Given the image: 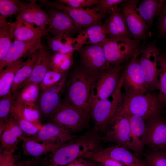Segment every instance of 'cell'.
Segmentation results:
<instances>
[{
  "label": "cell",
  "instance_id": "e575fe53",
  "mask_svg": "<svg viewBox=\"0 0 166 166\" xmlns=\"http://www.w3.org/2000/svg\"><path fill=\"white\" fill-rule=\"evenodd\" d=\"M18 104L21 107L24 118L40 129L42 126L41 122L42 116L36 103L24 105Z\"/></svg>",
  "mask_w": 166,
  "mask_h": 166
},
{
  "label": "cell",
  "instance_id": "c3c4849f",
  "mask_svg": "<svg viewBox=\"0 0 166 166\" xmlns=\"http://www.w3.org/2000/svg\"><path fill=\"white\" fill-rule=\"evenodd\" d=\"M65 166H100L93 161L84 158H78Z\"/></svg>",
  "mask_w": 166,
  "mask_h": 166
},
{
  "label": "cell",
  "instance_id": "f6af8a7d",
  "mask_svg": "<svg viewBox=\"0 0 166 166\" xmlns=\"http://www.w3.org/2000/svg\"><path fill=\"white\" fill-rule=\"evenodd\" d=\"M68 54L55 53L52 55L50 62V69L58 72L59 66L66 58Z\"/></svg>",
  "mask_w": 166,
  "mask_h": 166
},
{
  "label": "cell",
  "instance_id": "e0dca14e",
  "mask_svg": "<svg viewBox=\"0 0 166 166\" xmlns=\"http://www.w3.org/2000/svg\"><path fill=\"white\" fill-rule=\"evenodd\" d=\"M145 145L152 150L166 151V122L159 115L146 123Z\"/></svg>",
  "mask_w": 166,
  "mask_h": 166
},
{
  "label": "cell",
  "instance_id": "bcb514c9",
  "mask_svg": "<svg viewBox=\"0 0 166 166\" xmlns=\"http://www.w3.org/2000/svg\"><path fill=\"white\" fill-rule=\"evenodd\" d=\"M6 127V129L11 130L21 140L23 137L25 136L19 126L10 115L7 122Z\"/></svg>",
  "mask_w": 166,
  "mask_h": 166
},
{
  "label": "cell",
  "instance_id": "1f68e13d",
  "mask_svg": "<svg viewBox=\"0 0 166 166\" xmlns=\"http://www.w3.org/2000/svg\"><path fill=\"white\" fill-rule=\"evenodd\" d=\"M10 115L19 126L25 136L26 135L28 137L34 136L40 129L24 118L20 105L14 101Z\"/></svg>",
  "mask_w": 166,
  "mask_h": 166
},
{
  "label": "cell",
  "instance_id": "836d02e7",
  "mask_svg": "<svg viewBox=\"0 0 166 166\" xmlns=\"http://www.w3.org/2000/svg\"><path fill=\"white\" fill-rule=\"evenodd\" d=\"M14 103L12 94L10 93L0 100V135L6 129V123L10 115Z\"/></svg>",
  "mask_w": 166,
  "mask_h": 166
},
{
  "label": "cell",
  "instance_id": "7dc6e473",
  "mask_svg": "<svg viewBox=\"0 0 166 166\" xmlns=\"http://www.w3.org/2000/svg\"><path fill=\"white\" fill-rule=\"evenodd\" d=\"M159 26L160 31L162 34L166 35V1H164L159 14Z\"/></svg>",
  "mask_w": 166,
  "mask_h": 166
},
{
  "label": "cell",
  "instance_id": "484cf974",
  "mask_svg": "<svg viewBox=\"0 0 166 166\" xmlns=\"http://www.w3.org/2000/svg\"><path fill=\"white\" fill-rule=\"evenodd\" d=\"M25 61H18L7 66L0 72V98L10 93L15 75L24 64Z\"/></svg>",
  "mask_w": 166,
  "mask_h": 166
},
{
  "label": "cell",
  "instance_id": "ee69618b",
  "mask_svg": "<svg viewBox=\"0 0 166 166\" xmlns=\"http://www.w3.org/2000/svg\"><path fill=\"white\" fill-rule=\"evenodd\" d=\"M58 1L72 7L83 9L97 5L99 0H59Z\"/></svg>",
  "mask_w": 166,
  "mask_h": 166
},
{
  "label": "cell",
  "instance_id": "ac0fdd59",
  "mask_svg": "<svg viewBox=\"0 0 166 166\" xmlns=\"http://www.w3.org/2000/svg\"><path fill=\"white\" fill-rule=\"evenodd\" d=\"M129 114L131 127L129 149L132 150L137 156L142 154L145 145L146 123L141 117Z\"/></svg>",
  "mask_w": 166,
  "mask_h": 166
},
{
  "label": "cell",
  "instance_id": "f546056e",
  "mask_svg": "<svg viewBox=\"0 0 166 166\" xmlns=\"http://www.w3.org/2000/svg\"><path fill=\"white\" fill-rule=\"evenodd\" d=\"M164 0H144L137 6L138 14L148 26L151 25L154 18L159 14Z\"/></svg>",
  "mask_w": 166,
  "mask_h": 166
},
{
  "label": "cell",
  "instance_id": "60d3db41",
  "mask_svg": "<svg viewBox=\"0 0 166 166\" xmlns=\"http://www.w3.org/2000/svg\"><path fill=\"white\" fill-rule=\"evenodd\" d=\"M21 140L11 130L6 128L0 135V151L17 147Z\"/></svg>",
  "mask_w": 166,
  "mask_h": 166
},
{
  "label": "cell",
  "instance_id": "3957f363",
  "mask_svg": "<svg viewBox=\"0 0 166 166\" xmlns=\"http://www.w3.org/2000/svg\"><path fill=\"white\" fill-rule=\"evenodd\" d=\"M122 83L121 74L119 83L111 95L90 104V120L93 122V130L96 132H104L112 118L123 106Z\"/></svg>",
  "mask_w": 166,
  "mask_h": 166
},
{
  "label": "cell",
  "instance_id": "ba28073f",
  "mask_svg": "<svg viewBox=\"0 0 166 166\" xmlns=\"http://www.w3.org/2000/svg\"><path fill=\"white\" fill-rule=\"evenodd\" d=\"M79 66L94 74L100 75L110 67L105 58L102 43L83 45L77 51Z\"/></svg>",
  "mask_w": 166,
  "mask_h": 166
},
{
  "label": "cell",
  "instance_id": "52a82bcc",
  "mask_svg": "<svg viewBox=\"0 0 166 166\" xmlns=\"http://www.w3.org/2000/svg\"><path fill=\"white\" fill-rule=\"evenodd\" d=\"M49 120L71 133L86 128L89 121L80 110L64 101L61 102Z\"/></svg>",
  "mask_w": 166,
  "mask_h": 166
},
{
  "label": "cell",
  "instance_id": "5bb4252c",
  "mask_svg": "<svg viewBox=\"0 0 166 166\" xmlns=\"http://www.w3.org/2000/svg\"><path fill=\"white\" fill-rule=\"evenodd\" d=\"M47 14L49 26L46 30L54 36L71 37L75 32L80 31L73 19L64 12L50 9Z\"/></svg>",
  "mask_w": 166,
  "mask_h": 166
},
{
  "label": "cell",
  "instance_id": "f907efd6",
  "mask_svg": "<svg viewBox=\"0 0 166 166\" xmlns=\"http://www.w3.org/2000/svg\"><path fill=\"white\" fill-rule=\"evenodd\" d=\"M17 166H30L29 163L26 161L18 163Z\"/></svg>",
  "mask_w": 166,
  "mask_h": 166
},
{
  "label": "cell",
  "instance_id": "6da1fadb",
  "mask_svg": "<svg viewBox=\"0 0 166 166\" xmlns=\"http://www.w3.org/2000/svg\"><path fill=\"white\" fill-rule=\"evenodd\" d=\"M98 132L90 130L66 142L50 154L41 157L39 166H65L99 147Z\"/></svg>",
  "mask_w": 166,
  "mask_h": 166
},
{
  "label": "cell",
  "instance_id": "d6a6232c",
  "mask_svg": "<svg viewBox=\"0 0 166 166\" xmlns=\"http://www.w3.org/2000/svg\"><path fill=\"white\" fill-rule=\"evenodd\" d=\"M159 90L158 95L161 104H166V55L160 53L158 57Z\"/></svg>",
  "mask_w": 166,
  "mask_h": 166
},
{
  "label": "cell",
  "instance_id": "d4e9b609",
  "mask_svg": "<svg viewBox=\"0 0 166 166\" xmlns=\"http://www.w3.org/2000/svg\"><path fill=\"white\" fill-rule=\"evenodd\" d=\"M22 140L23 141L22 147L23 154L25 156H32L35 158L41 157L49 152L52 153L64 144H40L27 136L23 137Z\"/></svg>",
  "mask_w": 166,
  "mask_h": 166
},
{
  "label": "cell",
  "instance_id": "74e56055",
  "mask_svg": "<svg viewBox=\"0 0 166 166\" xmlns=\"http://www.w3.org/2000/svg\"><path fill=\"white\" fill-rule=\"evenodd\" d=\"M47 41L49 47L55 53L58 52L68 45H77L75 38L70 36H56L48 37Z\"/></svg>",
  "mask_w": 166,
  "mask_h": 166
},
{
  "label": "cell",
  "instance_id": "8992f818",
  "mask_svg": "<svg viewBox=\"0 0 166 166\" xmlns=\"http://www.w3.org/2000/svg\"><path fill=\"white\" fill-rule=\"evenodd\" d=\"M101 140L129 149L131 134L129 113L123 105L112 118Z\"/></svg>",
  "mask_w": 166,
  "mask_h": 166
},
{
  "label": "cell",
  "instance_id": "b9f144b4",
  "mask_svg": "<svg viewBox=\"0 0 166 166\" xmlns=\"http://www.w3.org/2000/svg\"><path fill=\"white\" fill-rule=\"evenodd\" d=\"M17 147L0 151V166H17L19 157L14 154Z\"/></svg>",
  "mask_w": 166,
  "mask_h": 166
},
{
  "label": "cell",
  "instance_id": "7bdbcfd3",
  "mask_svg": "<svg viewBox=\"0 0 166 166\" xmlns=\"http://www.w3.org/2000/svg\"><path fill=\"white\" fill-rule=\"evenodd\" d=\"M123 0H99V3L92 8L95 12L105 16V14L113 8L125 2Z\"/></svg>",
  "mask_w": 166,
  "mask_h": 166
},
{
  "label": "cell",
  "instance_id": "44dd1931",
  "mask_svg": "<svg viewBox=\"0 0 166 166\" xmlns=\"http://www.w3.org/2000/svg\"><path fill=\"white\" fill-rule=\"evenodd\" d=\"M109 12L110 15L106 21L108 37L131 38V34L120 8L116 7Z\"/></svg>",
  "mask_w": 166,
  "mask_h": 166
},
{
  "label": "cell",
  "instance_id": "cb8c5ba5",
  "mask_svg": "<svg viewBox=\"0 0 166 166\" xmlns=\"http://www.w3.org/2000/svg\"><path fill=\"white\" fill-rule=\"evenodd\" d=\"M14 22V40L21 41L34 40L42 38L47 33L46 29L43 30L34 27V24L24 22L17 18Z\"/></svg>",
  "mask_w": 166,
  "mask_h": 166
},
{
  "label": "cell",
  "instance_id": "9c48e42d",
  "mask_svg": "<svg viewBox=\"0 0 166 166\" xmlns=\"http://www.w3.org/2000/svg\"><path fill=\"white\" fill-rule=\"evenodd\" d=\"M41 4L50 9L63 11L74 21L80 30L89 26L101 23L105 16L96 12L92 9H85L72 7L61 3L58 0L51 2L48 0H39Z\"/></svg>",
  "mask_w": 166,
  "mask_h": 166
},
{
  "label": "cell",
  "instance_id": "2e32d148",
  "mask_svg": "<svg viewBox=\"0 0 166 166\" xmlns=\"http://www.w3.org/2000/svg\"><path fill=\"white\" fill-rule=\"evenodd\" d=\"M41 38L29 41L14 40L5 56L0 60V72L9 65L19 60L24 56H29L44 46Z\"/></svg>",
  "mask_w": 166,
  "mask_h": 166
},
{
  "label": "cell",
  "instance_id": "7402d4cb",
  "mask_svg": "<svg viewBox=\"0 0 166 166\" xmlns=\"http://www.w3.org/2000/svg\"><path fill=\"white\" fill-rule=\"evenodd\" d=\"M52 55L44 47L40 49L38 59L31 74L18 89L30 83L39 84L47 72L50 69Z\"/></svg>",
  "mask_w": 166,
  "mask_h": 166
},
{
  "label": "cell",
  "instance_id": "4dcf8cb0",
  "mask_svg": "<svg viewBox=\"0 0 166 166\" xmlns=\"http://www.w3.org/2000/svg\"><path fill=\"white\" fill-rule=\"evenodd\" d=\"M22 11L26 10L30 14L36 27L46 30L48 19V14L36 3V0H30L29 3L22 2Z\"/></svg>",
  "mask_w": 166,
  "mask_h": 166
},
{
  "label": "cell",
  "instance_id": "7a4b0ae2",
  "mask_svg": "<svg viewBox=\"0 0 166 166\" xmlns=\"http://www.w3.org/2000/svg\"><path fill=\"white\" fill-rule=\"evenodd\" d=\"M100 75L91 73L79 65L71 71L65 83L64 101L80 110L89 121L91 89Z\"/></svg>",
  "mask_w": 166,
  "mask_h": 166
},
{
  "label": "cell",
  "instance_id": "4fadbf2b",
  "mask_svg": "<svg viewBox=\"0 0 166 166\" xmlns=\"http://www.w3.org/2000/svg\"><path fill=\"white\" fill-rule=\"evenodd\" d=\"M138 2L137 0H126L120 8L130 32L138 41L145 37L148 26L137 12Z\"/></svg>",
  "mask_w": 166,
  "mask_h": 166
},
{
  "label": "cell",
  "instance_id": "7c38bea8",
  "mask_svg": "<svg viewBox=\"0 0 166 166\" xmlns=\"http://www.w3.org/2000/svg\"><path fill=\"white\" fill-rule=\"evenodd\" d=\"M142 49L139 50L122 73V87L124 94L135 95L145 93L148 88L142 73L138 56Z\"/></svg>",
  "mask_w": 166,
  "mask_h": 166
},
{
  "label": "cell",
  "instance_id": "8d00e7d4",
  "mask_svg": "<svg viewBox=\"0 0 166 166\" xmlns=\"http://www.w3.org/2000/svg\"><path fill=\"white\" fill-rule=\"evenodd\" d=\"M22 2L17 0H0L1 15L7 18L19 14L22 11Z\"/></svg>",
  "mask_w": 166,
  "mask_h": 166
},
{
  "label": "cell",
  "instance_id": "d6986e66",
  "mask_svg": "<svg viewBox=\"0 0 166 166\" xmlns=\"http://www.w3.org/2000/svg\"><path fill=\"white\" fill-rule=\"evenodd\" d=\"M103 154L125 166H148L144 160L131 153L127 147L117 145L105 148L99 147Z\"/></svg>",
  "mask_w": 166,
  "mask_h": 166
},
{
  "label": "cell",
  "instance_id": "277c9868",
  "mask_svg": "<svg viewBox=\"0 0 166 166\" xmlns=\"http://www.w3.org/2000/svg\"><path fill=\"white\" fill-rule=\"evenodd\" d=\"M102 45L110 67L121 65L132 57L139 50L138 40L130 37H108L102 42Z\"/></svg>",
  "mask_w": 166,
  "mask_h": 166
},
{
  "label": "cell",
  "instance_id": "30bf717a",
  "mask_svg": "<svg viewBox=\"0 0 166 166\" xmlns=\"http://www.w3.org/2000/svg\"><path fill=\"white\" fill-rule=\"evenodd\" d=\"M122 69L121 65L110 66L99 76L92 88L89 105L107 98L113 93L119 83Z\"/></svg>",
  "mask_w": 166,
  "mask_h": 166
},
{
  "label": "cell",
  "instance_id": "603a6c76",
  "mask_svg": "<svg viewBox=\"0 0 166 166\" xmlns=\"http://www.w3.org/2000/svg\"><path fill=\"white\" fill-rule=\"evenodd\" d=\"M61 93L52 87L40 93L37 104L42 116L49 118L57 109L61 102Z\"/></svg>",
  "mask_w": 166,
  "mask_h": 166
},
{
  "label": "cell",
  "instance_id": "9a60e30c",
  "mask_svg": "<svg viewBox=\"0 0 166 166\" xmlns=\"http://www.w3.org/2000/svg\"><path fill=\"white\" fill-rule=\"evenodd\" d=\"M28 137L37 142L54 144H64L75 137L58 124L49 121L42 125L36 135Z\"/></svg>",
  "mask_w": 166,
  "mask_h": 166
},
{
  "label": "cell",
  "instance_id": "83f0119b",
  "mask_svg": "<svg viewBox=\"0 0 166 166\" xmlns=\"http://www.w3.org/2000/svg\"><path fill=\"white\" fill-rule=\"evenodd\" d=\"M38 84H28L19 88L12 95L14 102L20 105L36 103L40 94Z\"/></svg>",
  "mask_w": 166,
  "mask_h": 166
},
{
  "label": "cell",
  "instance_id": "ab89813d",
  "mask_svg": "<svg viewBox=\"0 0 166 166\" xmlns=\"http://www.w3.org/2000/svg\"><path fill=\"white\" fill-rule=\"evenodd\" d=\"M66 73H61L49 70L38 84L40 92H43L55 84L60 81Z\"/></svg>",
  "mask_w": 166,
  "mask_h": 166
},
{
  "label": "cell",
  "instance_id": "5b68a950",
  "mask_svg": "<svg viewBox=\"0 0 166 166\" xmlns=\"http://www.w3.org/2000/svg\"><path fill=\"white\" fill-rule=\"evenodd\" d=\"M123 104L130 113L146 121L159 115L161 105L158 96L148 92L135 95L124 94Z\"/></svg>",
  "mask_w": 166,
  "mask_h": 166
},
{
  "label": "cell",
  "instance_id": "8fae6325",
  "mask_svg": "<svg viewBox=\"0 0 166 166\" xmlns=\"http://www.w3.org/2000/svg\"><path fill=\"white\" fill-rule=\"evenodd\" d=\"M160 53L157 48L152 45H147L141 50L140 65L148 90L158 89Z\"/></svg>",
  "mask_w": 166,
  "mask_h": 166
},
{
  "label": "cell",
  "instance_id": "681fc988",
  "mask_svg": "<svg viewBox=\"0 0 166 166\" xmlns=\"http://www.w3.org/2000/svg\"><path fill=\"white\" fill-rule=\"evenodd\" d=\"M73 52L74 51L68 53L66 58L59 66L58 72L61 73H65L70 68L73 63Z\"/></svg>",
  "mask_w": 166,
  "mask_h": 166
},
{
  "label": "cell",
  "instance_id": "4316f807",
  "mask_svg": "<svg viewBox=\"0 0 166 166\" xmlns=\"http://www.w3.org/2000/svg\"><path fill=\"white\" fill-rule=\"evenodd\" d=\"M39 50L29 55L24 64L16 73L10 93L12 95L31 74L38 59Z\"/></svg>",
  "mask_w": 166,
  "mask_h": 166
},
{
  "label": "cell",
  "instance_id": "d590c367",
  "mask_svg": "<svg viewBox=\"0 0 166 166\" xmlns=\"http://www.w3.org/2000/svg\"><path fill=\"white\" fill-rule=\"evenodd\" d=\"M97 148L87 152L82 157L93 161L100 166H125L101 152Z\"/></svg>",
  "mask_w": 166,
  "mask_h": 166
},
{
  "label": "cell",
  "instance_id": "ffe728a7",
  "mask_svg": "<svg viewBox=\"0 0 166 166\" xmlns=\"http://www.w3.org/2000/svg\"><path fill=\"white\" fill-rule=\"evenodd\" d=\"M106 22L82 29L75 38L78 50L85 45L102 43L108 37Z\"/></svg>",
  "mask_w": 166,
  "mask_h": 166
},
{
  "label": "cell",
  "instance_id": "f1b7e54d",
  "mask_svg": "<svg viewBox=\"0 0 166 166\" xmlns=\"http://www.w3.org/2000/svg\"><path fill=\"white\" fill-rule=\"evenodd\" d=\"M7 18L0 16V60L5 56L14 40V22H8Z\"/></svg>",
  "mask_w": 166,
  "mask_h": 166
},
{
  "label": "cell",
  "instance_id": "f35d334b",
  "mask_svg": "<svg viewBox=\"0 0 166 166\" xmlns=\"http://www.w3.org/2000/svg\"><path fill=\"white\" fill-rule=\"evenodd\" d=\"M148 166H166V151L151 150L144 154Z\"/></svg>",
  "mask_w": 166,
  "mask_h": 166
}]
</instances>
